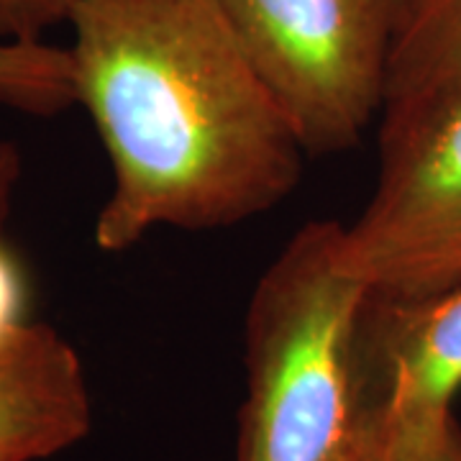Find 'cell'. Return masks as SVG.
Returning <instances> with one entry per match:
<instances>
[{
    "label": "cell",
    "mask_w": 461,
    "mask_h": 461,
    "mask_svg": "<svg viewBox=\"0 0 461 461\" xmlns=\"http://www.w3.org/2000/svg\"><path fill=\"white\" fill-rule=\"evenodd\" d=\"M93 426L85 366L47 323L0 341V461H44L80 444Z\"/></svg>",
    "instance_id": "8992f818"
},
{
    "label": "cell",
    "mask_w": 461,
    "mask_h": 461,
    "mask_svg": "<svg viewBox=\"0 0 461 461\" xmlns=\"http://www.w3.org/2000/svg\"><path fill=\"white\" fill-rule=\"evenodd\" d=\"M69 26L75 95L113 167L100 251L236 226L293 195L308 151L215 0H83Z\"/></svg>",
    "instance_id": "6da1fadb"
},
{
    "label": "cell",
    "mask_w": 461,
    "mask_h": 461,
    "mask_svg": "<svg viewBox=\"0 0 461 461\" xmlns=\"http://www.w3.org/2000/svg\"><path fill=\"white\" fill-rule=\"evenodd\" d=\"M18 177H21V154L11 141H0V230L11 208Z\"/></svg>",
    "instance_id": "8fae6325"
},
{
    "label": "cell",
    "mask_w": 461,
    "mask_h": 461,
    "mask_svg": "<svg viewBox=\"0 0 461 461\" xmlns=\"http://www.w3.org/2000/svg\"><path fill=\"white\" fill-rule=\"evenodd\" d=\"M83 0H0V41L33 44L57 23H69Z\"/></svg>",
    "instance_id": "9c48e42d"
},
{
    "label": "cell",
    "mask_w": 461,
    "mask_h": 461,
    "mask_svg": "<svg viewBox=\"0 0 461 461\" xmlns=\"http://www.w3.org/2000/svg\"><path fill=\"white\" fill-rule=\"evenodd\" d=\"M357 364L372 461L400 459L441 441L459 426L461 282L415 297L364 290Z\"/></svg>",
    "instance_id": "5b68a950"
},
{
    "label": "cell",
    "mask_w": 461,
    "mask_h": 461,
    "mask_svg": "<svg viewBox=\"0 0 461 461\" xmlns=\"http://www.w3.org/2000/svg\"><path fill=\"white\" fill-rule=\"evenodd\" d=\"M390 461H461V426L448 430L441 441H436L429 448H420L415 454L400 456V459Z\"/></svg>",
    "instance_id": "7c38bea8"
},
{
    "label": "cell",
    "mask_w": 461,
    "mask_h": 461,
    "mask_svg": "<svg viewBox=\"0 0 461 461\" xmlns=\"http://www.w3.org/2000/svg\"><path fill=\"white\" fill-rule=\"evenodd\" d=\"M287 108L308 157L354 149L379 121L400 0H215Z\"/></svg>",
    "instance_id": "3957f363"
},
{
    "label": "cell",
    "mask_w": 461,
    "mask_h": 461,
    "mask_svg": "<svg viewBox=\"0 0 461 461\" xmlns=\"http://www.w3.org/2000/svg\"><path fill=\"white\" fill-rule=\"evenodd\" d=\"M26 303L29 293L23 269L0 236V341L26 323Z\"/></svg>",
    "instance_id": "30bf717a"
},
{
    "label": "cell",
    "mask_w": 461,
    "mask_h": 461,
    "mask_svg": "<svg viewBox=\"0 0 461 461\" xmlns=\"http://www.w3.org/2000/svg\"><path fill=\"white\" fill-rule=\"evenodd\" d=\"M341 221H311L264 269L244 321L239 461H372L357 364L364 287Z\"/></svg>",
    "instance_id": "7a4b0ae2"
},
{
    "label": "cell",
    "mask_w": 461,
    "mask_h": 461,
    "mask_svg": "<svg viewBox=\"0 0 461 461\" xmlns=\"http://www.w3.org/2000/svg\"><path fill=\"white\" fill-rule=\"evenodd\" d=\"M339 259L366 293L415 297L461 282V95L379 123V169Z\"/></svg>",
    "instance_id": "277c9868"
},
{
    "label": "cell",
    "mask_w": 461,
    "mask_h": 461,
    "mask_svg": "<svg viewBox=\"0 0 461 461\" xmlns=\"http://www.w3.org/2000/svg\"><path fill=\"white\" fill-rule=\"evenodd\" d=\"M461 95V0H400L379 123Z\"/></svg>",
    "instance_id": "52a82bcc"
},
{
    "label": "cell",
    "mask_w": 461,
    "mask_h": 461,
    "mask_svg": "<svg viewBox=\"0 0 461 461\" xmlns=\"http://www.w3.org/2000/svg\"><path fill=\"white\" fill-rule=\"evenodd\" d=\"M77 103L69 50L44 41H0V105L57 115Z\"/></svg>",
    "instance_id": "ba28073f"
}]
</instances>
